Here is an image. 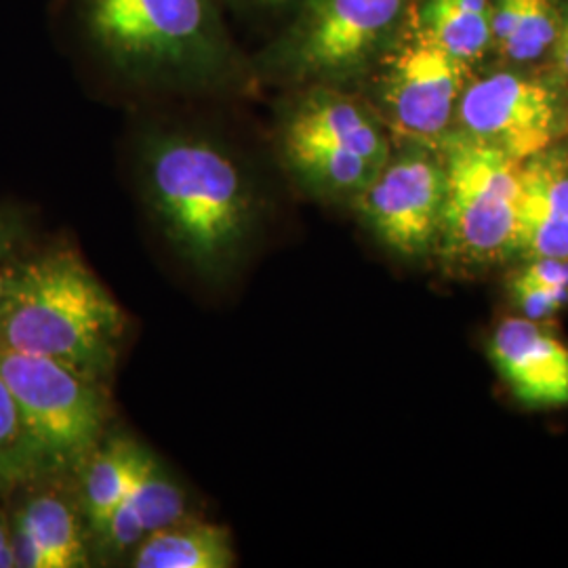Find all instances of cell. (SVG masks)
Returning <instances> with one entry per match:
<instances>
[{
	"label": "cell",
	"instance_id": "15",
	"mask_svg": "<svg viewBox=\"0 0 568 568\" xmlns=\"http://www.w3.org/2000/svg\"><path fill=\"white\" fill-rule=\"evenodd\" d=\"M150 450L129 436L102 438L82 462L81 514L93 539L102 535L112 514L142 474Z\"/></svg>",
	"mask_w": 568,
	"mask_h": 568
},
{
	"label": "cell",
	"instance_id": "24",
	"mask_svg": "<svg viewBox=\"0 0 568 568\" xmlns=\"http://www.w3.org/2000/svg\"><path fill=\"white\" fill-rule=\"evenodd\" d=\"M13 567H16V556H13V544H11V530L0 520V568Z\"/></svg>",
	"mask_w": 568,
	"mask_h": 568
},
{
	"label": "cell",
	"instance_id": "17",
	"mask_svg": "<svg viewBox=\"0 0 568 568\" xmlns=\"http://www.w3.org/2000/svg\"><path fill=\"white\" fill-rule=\"evenodd\" d=\"M490 0H422L413 4V16L429 39L453 58L471 63L493 44Z\"/></svg>",
	"mask_w": 568,
	"mask_h": 568
},
{
	"label": "cell",
	"instance_id": "19",
	"mask_svg": "<svg viewBox=\"0 0 568 568\" xmlns=\"http://www.w3.org/2000/svg\"><path fill=\"white\" fill-rule=\"evenodd\" d=\"M47 469L20 408L0 377V488L13 487Z\"/></svg>",
	"mask_w": 568,
	"mask_h": 568
},
{
	"label": "cell",
	"instance_id": "25",
	"mask_svg": "<svg viewBox=\"0 0 568 568\" xmlns=\"http://www.w3.org/2000/svg\"><path fill=\"white\" fill-rule=\"evenodd\" d=\"M554 49H556V63H558L560 72L568 77V20L565 21V26H560Z\"/></svg>",
	"mask_w": 568,
	"mask_h": 568
},
{
	"label": "cell",
	"instance_id": "23",
	"mask_svg": "<svg viewBox=\"0 0 568 568\" xmlns=\"http://www.w3.org/2000/svg\"><path fill=\"white\" fill-rule=\"evenodd\" d=\"M304 0H220L222 7H230L241 13H255V16H265V13H284V11H295Z\"/></svg>",
	"mask_w": 568,
	"mask_h": 568
},
{
	"label": "cell",
	"instance_id": "9",
	"mask_svg": "<svg viewBox=\"0 0 568 568\" xmlns=\"http://www.w3.org/2000/svg\"><path fill=\"white\" fill-rule=\"evenodd\" d=\"M447 196V175L438 150L400 145L386 166L352 201L371 236L403 260H424L436 251Z\"/></svg>",
	"mask_w": 568,
	"mask_h": 568
},
{
	"label": "cell",
	"instance_id": "4",
	"mask_svg": "<svg viewBox=\"0 0 568 568\" xmlns=\"http://www.w3.org/2000/svg\"><path fill=\"white\" fill-rule=\"evenodd\" d=\"M274 143L293 182L335 203H352L394 150L371 103L331 84L293 87L278 103Z\"/></svg>",
	"mask_w": 568,
	"mask_h": 568
},
{
	"label": "cell",
	"instance_id": "3",
	"mask_svg": "<svg viewBox=\"0 0 568 568\" xmlns=\"http://www.w3.org/2000/svg\"><path fill=\"white\" fill-rule=\"evenodd\" d=\"M126 314L81 255L51 248L18 262L0 300V345L70 366L105 387Z\"/></svg>",
	"mask_w": 568,
	"mask_h": 568
},
{
	"label": "cell",
	"instance_id": "20",
	"mask_svg": "<svg viewBox=\"0 0 568 568\" xmlns=\"http://www.w3.org/2000/svg\"><path fill=\"white\" fill-rule=\"evenodd\" d=\"M509 295L520 310V316L530 321H548L568 305V288L565 286L530 283L518 274L509 283Z\"/></svg>",
	"mask_w": 568,
	"mask_h": 568
},
{
	"label": "cell",
	"instance_id": "22",
	"mask_svg": "<svg viewBox=\"0 0 568 568\" xmlns=\"http://www.w3.org/2000/svg\"><path fill=\"white\" fill-rule=\"evenodd\" d=\"M520 278L530 283L548 284V286H565L568 288V260H530L518 272Z\"/></svg>",
	"mask_w": 568,
	"mask_h": 568
},
{
	"label": "cell",
	"instance_id": "21",
	"mask_svg": "<svg viewBox=\"0 0 568 568\" xmlns=\"http://www.w3.org/2000/svg\"><path fill=\"white\" fill-rule=\"evenodd\" d=\"M23 222L20 213L11 206L0 209V300L4 295L11 272L18 264V243H20Z\"/></svg>",
	"mask_w": 568,
	"mask_h": 568
},
{
	"label": "cell",
	"instance_id": "7",
	"mask_svg": "<svg viewBox=\"0 0 568 568\" xmlns=\"http://www.w3.org/2000/svg\"><path fill=\"white\" fill-rule=\"evenodd\" d=\"M466 74L467 63L429 39L410 9L400 34L368 74L371 108L392 142L438 150L455 121Z\"/></svg>",
	"mask_w": 568,
	"mask_h": 568
},
{
	"label": "cell",
	"instance_id": "18",
	"mask_svg": "<svg viewBox=\"0 0 568 568\" xmlns=\"http://www.w3.org/2000/svg\"><path fill=\"white\" fill-rule=\"evenodd\" d=\"M556 0H497L490 13V37L509 61L539 60L558 39Z\"/></svg>",
	"mask_w": 568,
	"mask_h": 568
},
{
	"label": "cell",
	"instance_id": "1",
	"mask_svg": "<svg viewBox=\"0 0 568 568\" xmlns=\"http://www.w3.org/2000/svg\"><path fill=\"white\" fill-rule=\"evenodd\" d=\"M82 47L142 91L234 93L255 87L220 0H70Z\"/></svg>",
	"mask_w": 568,
	"mask_h": 568
},
{
	"label": "cell",
	"instance_id": "12",
	"mask_svg": "<svg viewBox=\"0 0 568 568\" xmlns=\"http://www.w3.org/2000/svg\"><path fill=\"white\" fill-rule=\"evenodd\" d=\"M518 257L568 260V152L548 148L520 164Z\"/></svg>",
	"mask_w": 568,
	"mask_h": 568
},
{
	"label": "cell",
	"instance_id": "10",
	"mask_svg": "<svg viewBox=\"0 0 568 568\" xmlns=\"http://www.w3.org/2000/svg\"><path fill=\"white\" fill-rule=\"evenodd\" d=\"M455 121L459 131L523 163L560 138L567 126L568 105L549 81L495 72L467 84Z\"/></svg>",
	"mask_w": 568,
	"mask_h": 568
},
{
	"label": "cell",
	"instance_id": "5",
	"mask_svg": "<svg viewBox=\"0 0 568 568\" xmlns=\"http://www.w3.org/2000/svg\"><path fill=\"white\" fill-rule=\"evenodd\" d=\"M415 0H304L283 30L251 55L257 84L361 81L400 34Z\"/></svg>",
	"mask_w": 568,
	"mask_h": 568
},
{
	"label": "cell",
	"instance_id": "13",
	"mask_svg": "<svg viewBox=\"0 0 568 568\" xmlns=\"http://www.w3.org/2000/svg\"><path fill=\"white\" fill-rule=\"evenodd\" d=\"M87 532L77 509L65 499L39 495L16 516L11 530L16 567H91Z\"/></svg>",
	"mask_w": 568,
	"mask_h": 568
},
{
	"label": "cell",
	"instance_id": "14",
	"mask_svg": "<svg viewBox=\"0 0 568 568\" xmlns=\"http://www.w3.org/2000/svg\"><path fill=\"white\" fill-rule=\"evenodd\" d=\"M185 490L166 471L159 457L150 455L135 485L95 539V548L105 558L131 554L156 530L185 518Z\"/></svg>",
	"mask_w": 568,
	"mask_h": 568
},
{
	"label": "cell",
	"instance_id": "6",
	"mask_svg": "<svg viewBox=\"0 0 568 568\" xmlns=\"http://www.w3.org/2000/svg\"><path fill=\"white\" fill-rule=\"evenodd\" d=\"M447 196L436 253L453 272L506 264L518 255L520 164L490 143L448 131L438 145Z\"/></svg>",
	"mask_w": 568,
	"mask_h": 568
},
{
	"label": "cell",
	"instance_id": "2",
	"mask_svg": "<svg viewBox=\"0 0 568 568\" xmlns=\"http://www.w3.org/2000/svg\"><path fill=\"white\" fill-rule=\"evenodd\" d=\"M143 199L185 264L215 281L241 262L260 215L255 183L213 135L154 129L138 145Z\"/></svg>",
	"mask_w": 568,
	"mask_h": 568
},
{
	"label": "cell",
	"instance_id": "11",
	"mask_svg": "<svg viewBox=\"0 0 568 568\" xmlns=\"http://www.w3.org/2000/svg\"><path fill=\"white\" fill-rule=\"evenodd\" d=\"M487 354L523 405L568 406V347L541 321L504 318L488 337Z\"/></svg>",
	"mask_w": 568,
	"mask_h": 568
},
{
	"label": "cell",
	"instance_id": "8",
	"mask_svg": "<svg viewBox=\"0 0 568 568\" xmlns=\"http://www.w3.org/2000/svg\"><path fill=\"white\" fill-rule=\"evenodd\" d=\"M0 377L47 469L82 464L108 419L105 387L53 358L0 345Z\"/></svg>",
	"mask_w": 568,
	"mask_h": 568
},
{
	"label": "cell",
	"instance_id": "16",
	"mask_svg": "<svg viewBox=\"0 0 568 568\" xmlns=\"http://www.w3.org/2000/svg\"><path fill=\"white\" fill-rule=\"evenodd\" d=\"M234 560L227 528L187 518L156 530L131 551L135 568H230Z\"/></svg>",
	"mask_w": 568,
	"mask_h": 568
}]
</instances>
